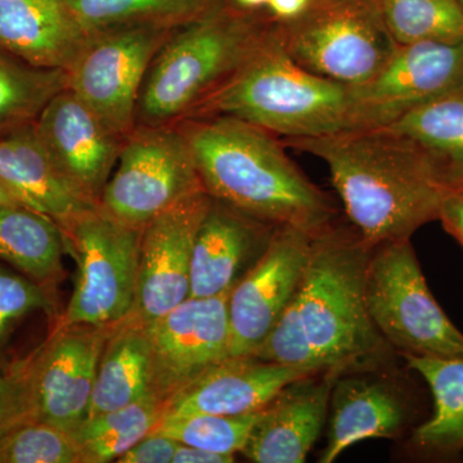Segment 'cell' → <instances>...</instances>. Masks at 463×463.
Wrapping results in <instances>:
<instances>
[{
    "instance_id": "obj_12",
    "label": "cell",
    "mask_w": 463,
    "mask_h": 463,
    "mask_svg": "<svg viewBox=\"0 0 463 463\" xmlns=\"http://www.w3.org/2000/svg\"><path fill=\"white\" fill-rule=\"evenodd\" d=\"M349 88L354 129L389 127L420 106L463 90V39L398 45L373 79Z\"/></svg>"
},
{
    "instance_id": "obj_15",
    "label": "cell",
    "mask_w": 463,
    "mask_h": 463,
    "mask_svg": "<svg viewBox=\"0 0 463 463\" xmlns=\"http://www.w3.org/2000/svg\"><path fill=\"white\" fill-rule=\"evenodd\" d=\"M212 196L201 191L143 227L138 288L133 315L149 323L191 294L194 240Z\"/></svg>"
},
{
    "instance_id": "obj_27",
    "label": "cell",
    "mask_w": 463,
    "mask_h": 463,
    "mask_svg": "<svg viewBox=\"0 0 463 463\" xmlns=\"http://www.w3.org/2000/svg\"><path fill=\"white\" fill-rule=\"evenodd\" d=\"M388 128L420 146L453 187L463 185V90L420 106Z\"/></svg>"
},
{
    "instance_id": "obj_32",
    "label": "cell",
    "mask_w": 463,
    "mask_h": 463,
    "mask_svg": "<svg viewBox=\"0 0 463 463\" xmlns=\"http://www.w3.org/2000/svg\"><path fill=\"white\" fill-rule=\"evenodd\" d=\"M0 463H80V455L71 434L35 420L0 438Z\"/></svg>"
},
{
    "instance_id": "obj_5",
    "label": "cell",
    "mask_w": 463,
    "mask_h": 463,
    "mask_svg": "<svg viewBox=\"0 0 463 463\" xmlns=\"http://www.w3.org/2000/svg\"><path fill=\"white\" fill-rule=\"evenodd\" d=\"M245 9L222 3L167 39L149 66L139 109L149 121L176 118L223 83L267 32Z\"/></svg>"
},
{
    "instance_id": "obj_30",
    "label": "cell",
    "mask_w": 463,
    "mask_h": 463,
    "mask_svg": "<svg viewBox=\"0 0 463 463\" xmlns=\"http://www.w3.org/2000/svg\"><path fill=\"white\" fill-rule=\"evenodd\" d=\"M386 29L398 45L463 39L459 0H377Z\"/></svg>"
},
{
    "instance_id": "obj_14",
    "label": "cell",
    "mask_w": 463,
    "mask_h": 463,
    "mask_svg": "<svg viewBox=\"0 0 463 463\" xmlns=\"http://www.w3.org/2000/svg\"><path fill=\"white\" fill-rule=\"evenodd\" d=\"M114 327L56 326L33 352L36 421L71 435L87 421L100 355Z\"/></svg>"
},
{
    "instance_id": "obj_18",
    "label": "cell",
    "mask_w": 463,
    "mask_h": 463,
    "mask_svg": "<svg viewBox=\"0 0 463 463\" xmlns=\"http://www.w3.org/2000/svg\"><path fill=\"white\" fill-rule=\"evenodd\" d=\"M273 230L212 197L194 240L190 298L230 292L263 254Z\"/></svg>"
},
{
    "instance_id": "obj_25",
    "label": "cell",
    "mask_w": 463,
    "mask_h": 463,
    "mask_svg": "<svg viewBox=\"0 0 463 463\" xmlns=\"http://www.w3.org/2000/svg\"><path fill=\"white\" fill-rule=\"evenodd\" d=\"M430 389L434 411L414 430L412 444L430 456H453L463 450V358L403 355Z\"/></svg>"
},
{
    "instance_id": "obj_37",
    "label": "cell",
    "mask_w": 463,
    "mask_h": 463,
    "mask_svg": "<svg viewBox=\"0 0 463 463\" xmlns=\"http://www.w3.org/2000/svg\"><path fill=\"white\" fill-rule=\"evenodd\" d=\"M236 461V456L222 455L210 452L201 448L179 443L174 455L173 463H232Z\"/></svg>"
},
{
    "instance_id": "obj_34",
    "label": "cell",
    "mask_w": 463,
    "mask_h": 463,
    "mask_svg": "<svg viewBox=\"0 0 463 463\" xmlns=\"http://www.w3.org/2000/svg\"><path fill=\"white\" fill-rule=\"evenodd\" d=\"M33 374V353L0 373V438L35 421Z\"/></svg>"
},
{
    "instance_id": "obj_39",
    "label": "cell",
    "mask_w": 463,
    "mask_h": 463,
    "mask_svg": "<svg viewBox=\"0 0 463 463\" xmlns=\"http://www.w3.org/2000/svg\"><path fill=\"white\" fill-rule=\"evenodd\" d=\"M5 205H23V203H21L20 201L17 200V197L9 191L7 185L0 181V206Z\"/></svg>"
},
{
    "instance_id": "obj_9",
    "label": "cell",
    "mask_w": 463,
    "mask_h": 463,
    "mask_svg": "<svg viewBox=\"0 0 463 463\" xmlns=\"http://www.w3.org/2000/svg\"><path fill=\"white\" fill-rule=\"evenodd\" d=\"M205 191L185 134L145 129L120 149L99 207L118 221L143 228L152 219Z\"/></svg>"
},
{
    "instance_id": "obj_35",
    "label": "cell",
    "mask_w": 463,
    "mask_h": 463,
    "mask_svg": "<svg viewBox=\"0 0 463 463\" xmlns=\"http://www.w3.org/2000/svg\"><path fill=\"white\" fill-rule=\"evenodd\" d=\"M179 443L160 431H152L124 453L118 463H173Z\"/></svg>"
},
{
    "instance_id": "obj_20",
    "label": "cell",
    "mask_w": 463,
    "mask_h": 463,
    "mask_svg": "<svg viewBox=\"0 0 463 463\" xmlns=\"http://www.w3.org/2000/svg\"><path fill=\"white\" fill-rule=\"evenodd\" d=\"M33 124L0 137V181L24 206L48 216L65 230L99 203L58 169Z\"/></svg>"
},
{
    "instance_id": "obj_13",
    "label": "cell",
    "mask_w": 463,
    "mask_h": 463,
    "mask_svg": "<svg viewBox=\"0 0 463 463\" xmlns=\"http://www.w3.org/2000/svg\"><path fill=\"white\" fill-rule=\"evenodd\" d=\"M316 234L276 227L267 248L228 295L230 355L252 356L297 291Z\"/></svg>"
},
{
    "instance_id": "obj_22",
    "label": "cell",
    "mask_w": 463,
    "mask_h": 463,
    "mask_svg": "<svg viewBox=\"0 0 463 463\" xmlns=\"http://www.w3.org/2000/svg\"><path fill=\"white\" fill-rule=\"evenodd\" d=\"M90 41L62 0H0V45L29 65L66 71Z\"/></svg>"
},
{
    "instance_id": "obj_2",
    "label": "cell",
    "mask_w": 463,
    "mask_h": 463,
    "mask_svg": "<svg viewBox=\"0 0 463 463\" xmlns=\"http://www.w3.org/2000/svg\"><path fill=\"white\" fill-rule=\"evenodd\" d=\"M282 142L326 164L347 221L373 249L411 240L438 221L453 188L420 146L392 128H355Z\"/></svg>"
},
{
    "instance_id": "obj_21",
    "label": "cell",
    "mask_w": 463,
    "mask_h": 463,
    "mask_svg": "<svg viewBox=\"0 0 463 463\" xmlns=\"http://www.w3.org/2000/svg\"><path fill=\"white\" fill-rule=\"evenodd\" d=\"M310 373H316L257 356H230L173 398L166 404L165 416L257 412L288 383Z\"/></svg>"
},
{
    "instance_id": "obj_1",
    "label": "cell",
    "mask_w": 463,
    "mask_h": 463,
    "mask_svg": "<svg viewBox=\"0 0 463 463\" xmlns=\"http://www.w3.org/2000/svg\"><path fill=\"white\" fill-rule=\"evenodd\" d=\"M373 250L337 222L316 234L294 297L252 356L312 373L379 365L392 346L365 301Z\"/></svg>"
},
{
    "instance_id": "obj_3",
    "label": "cell",
    "mask_w": 463,
    "mask_h": 463,
    "mask_svg": "<svg viewBox=\"0 0 463 463\" xmlns=\"http://www.w3.org/2000/svg\"><path fill=\"white\" fill-rule=\"evenodd\" d=\"M213 199L270 227L318 234L336 222L331 197L301 172L277 136L231 116L185 133Z\"/></svg>"
},
{
    "instance_id": "obj_16",
    "label": "cell",
    "mask_w": 463,
    "mask_h": 463,
    "mask_svg": "<svg viewBox=\"0 0 463 463\" xmlns=\"http://www.w3.org/2000/svg\"><path fill=\"white\" fill-rule=\"evenodd\" d=\"M33 127L58 169L99 203L120 154L118 137L67 88L47 103Z\"/></svg>"
},
{
    "instance_id": "obj_10",
    "label": "cell",
    "mask_w": 463,
    "mask_h": 463,
    "mask_svg": "<svg viewBox=\"0 0 463 463\" xmlns=\"http://www.w3.org/2000/svg\"><path fill=\"white\" fill-rule=\"evenodd\" d=\"M172 29L129 26L90 38L70 65L67 90L120 138L130 133L143 79Z\"/></svg>"
},
{
    "instance_id": "obj_29",
    "label": "cell",
    "mask_w": 463,
    "mask_h": 463,
    "mask_svg": "<svg viewBox=\"0 0 463 463\" xmlns=\"http://www.w3.org/2000/svg\"><path fill=\"white\" fill-rule=\"evenodd\" d=\"M65 88V70L29 65L0 45V137L35 123L47 103Z\"/></svg>"
},
{
    "instance_id": "obj_33",
    "label": "cell",
    "mask_w": 463,
    "mask_h": 463,
    "mask_svg": "<svg viewBox=\"0 0 463 463\" xmlns=\"http://www.w3.org/2000/svg\"><path fill=\"white\" fill-rule=\"evenodd\" d=\"M36 310H53L51 289L0 265V349L17 323Z\"/></svg>"
},
{
    "instance_id": "obj_11",
    "label": "cell",
    "mask_w": 463,
    "mask_h": 463,
    "mask_svg": "<svg viewBox=\"0 0 463 463\" xmlns=\"http://www.w3.org/2000/svg\"><path fill=\"white\" fill-rule=\"evenodd\" d=\"M230 292L188 298L147 323L149 392L165 407L179 392L230 358Z\"/></svg>"
},
{
    "instance_id": "obj_40",
    "label": "cell",
    "mask_w": 463,
    "mask_h": 463,
    "mask_svg": "<svg viewBox=\"0 0 463 463\" xmlns=\"http://www.w3.org/2000/svg\"><path fill=\"white\" fill-rule=\"evenodd\" d=\"M232 2L236 7L245 9V11H254V9L265 7L268 0H232Z\"/></svg>"
},
{
    "instance_id": "obj_19",
    "label": "cell",
    "mask_w": 463,
    "mask_h": 463,
    "mask_svg": "<svg viewBox=\"0 0 463 463\" xmlns=\"http://www.w3.org/2000/svg\"><path fill=\"white\" fill-rule=\"evenodd\" d=\"M365 370L349 371L335 380L321 463L336 461L359 441L395 439L407 426L410 405L402 390L392 381L364 374Z\"/></svg>"
},
{
    "instance_id": "obj_41",
    "label": "cell",
    "mask_w": 463,
    "mask_h": 463,
    "mask_svg": "<svg viewBox=\"0 0 463 463\" xmlns=\"http://www.w3.org/2000/svg\"><path fill=\"white\" fill-rule=\"evenodd\" d=\"M459 3H461L462 8H463V0H459Z\"/></svg>"
},
{
    "instance_id": "obj_26",
    "label": "cell",
    "mask_w": 463,
    "mask_h": 463,
    "mask_svg": "<svg viewBox=\"0 0 463 463\" xmlns=\"http://www.w3.org/2000/svg\"><path fill=\"white\" fill-rule=\"evenodd\" d=\"M90 38L129 26L182 27L223 0H62Z\"/></svg>"
},
{
    "instance_id": "obj_6",
    "label": "cell",
    "mask_w": 463,
    "mask_h": 463,
    "mask_svg": "<svg viewBox=\"0 0 463 463\" xmlns=\"http://www.w3.org/2000/svg\"><path fill=\"white\" fill-rule=\"evenodd\" d=\"M273 29L298 65L346 87L373 79L398 48L377 0H312L303 14Z\"/></svg>"
},
{
    "instance_id": "obj_23",
    "label": "cell",
    "mask_w": 463,
    "mask_h": 463,
    "mask_svg": "<svg viewBox=\"0 0 463 463\" xmlns=\"http://www.w3.org/2000/svg\"><path fill=\"white\" fill-rule=\"evenodd\" d=\"M149 394L147 323L132 313L116 323L103 347L88 419Z\"/></svg>"
},
{
    "instance_id": "obj_31",
    "label": "cell",
    "mask_w": 463,
    "mask_h": 463,
    "mask_svg": "<svg viewBox=\"0 0 463 463\" xmlns=\"http://www.w3.org/2000/svg\"><path fill=\"white\" fill-rule=\"evenodd\" d=\"M261 410L239 416L209 413L165 416L161 420L156 431L163 432L181 444L222 455L236 456L245 447Z\"/></svg>"
},
{
    "instance_id": "obj_4",
    "label": "cell",
    "mask_w": 463,
    "mask_h": 463,
    "mask_svg": "<svg viewBox=\"0 0 463 463\" xmlns=\"http://www.w3.org/2000/svg\"><path fill=\"white\" fill-rule=\"evenodd\" d=\"M201 105L203 111L240 118L283 138L354 129L350 88L298 65L273 25Z\"/></svg>"
},
{
    "instance_id": "obj_17",
    "label": "cell",
    "mask_w": 463,
    "mask_h": 463,
    "mask_svg": "<svg viewBox=\"0 0 463 463\" xmlns=\"http://www.w3.org/2000/svg\"><path fill=\"white\" fill-rule=\"evenodd\" d=\"M335 371L307 374L279 390L241 450L255 463H303L327 421Z\"/></svg>"
},
{
    "instance_id": "obj_28",
    "label": "cell",
    "mask_w": 463,
    "mask_h": 463,
    "mask_svg": "<svg viewBox=\"0 0 463 463\" xmlns=\"http://www.w3.org/2000/svg\"><path fill=\"white\" fill-rule=\"evenodd\" d=\"M166 407L149 394L132 404L88 419L72 437L80 463L116 462L149 432L156 430Z\"/></svg>"
},
{
    "instance_id": "obj_38",
    "label": "cell",
    "mask_w": 463,
    "mask_h": 463,
    "mask_svg": "<svg viewBox=\"0 0 463 463\" xmlns=\"http://www.w3.org/2000/svg\"><path fill=\"white\" fill-rule=\"evenodd\" d=\"M312 0H268L265 8L274 23H286L303 14Z\"/></svg>"
},
{
    "instance_id": "obj_36",
    "label": "cell",
    "mask_w": 463,
    "mask_h": 463,
    "mask_svg": "<svg viewBox=\"0 0 463 463\" xmlns=\"http://www.w3.org/2000/svg\"><path fill=\"white\" fill-rule=\"evenodd\" d=\"M438 221L463 248V185L448 192L441 203Z\"/></svg>"
},
{
    "instance_id": "obj_8",
    "label": "cell",
    "mask_w": 463,
    "mask_h": 463,
    "mask_svg": "<svg viewBox=\"0 0 463 463\" xmlns=\"http://www.w3.org/2000/svg\"><path fill=\"white\" fill-rule=\"evenodd\" d=\"M74 258L75 288L57 326H109L132 315L138 288L143 228L118 221L100 207L62 230Z\"/></svg>"
},
{
    "instance_id": "obj_7",
    "label": "cell",
    "mask_w": 463,
    "mask_h": 463,
    "mask_svg": "<svg viewBox=\"0 0 463 463\" xmlns=\"http://www.w3.org/2000/svg\"><path fill=\"white\" fill-rule=\"evenodd\" d=\"M365 301L377 330L402 355L463 358V334L435 300L411 240L373 250Z\"/></svg>"
},
{
    "instance_id": "obj_24",
    "label": "cell",
    "mask_w": 463,
    "mask_h": 463,
    "mask_svg": "<svg viewBox=\"0 0 463 463\" xmlns=\"http://www.w3.org/2000/svg\"><path fill=\"white\" fill-rule=\"evenodd\" d=\"M65 252L56 222L24 205L0 206V260L51 289L63 272Z\"/></svg>"
}]
</instances>
